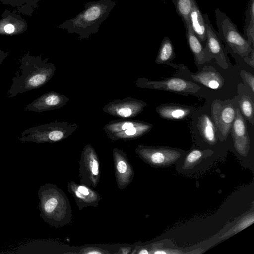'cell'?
Instances as JSON below:
<instances>
[{
    "label": "cell",
    "mask_w": 254,
    "mask_h": 254,
    "mask_svg": "<svg viewBox=\"0 0 254 254\" xmlns=\"http://www.w3.org/2000/svg\"><path fill=\"white\" fill-rule=\"evenodd\" d=\"M19 70L12 79L7 91V97L38 89L45 85L53 76L56 66L48 58L25 53L19 59Z\"/></svg>",
    "instance_id": "obj_1"
},
{
    "label": "cell",
    "mask_w": 254,
    "mask_h": 254,
    "mask_svg": "<svg viewBox=\"0 0 254 254\" xmlns=\"http://www.w3.org/2000/svg\"><path fill=\"white\" fill-rule=\"evenodd\" d=\"M40 216L51 227H63L72 221V208L64 192L56 184L46 183L38 190Z\"/></svg>",
    "instance_id": "obj_2"
},
{
    "label": "cell",
    "mask_w": 254,
    "mask_h": 254,
    "mask_svg": "<svg viewBox=\"0 0 254 254\" xmlns=\"http://www.w3.org/2000/svg\"><path fill=\"white\" fill-rule=\"evenodd\" d=\"M78 127L75 123L54 121L25 130L17 139L23 142L53 143L66 139Z\"/></svg>",
    "instance_id": "obj_3"
},
{
    "label": "cell",
    "mask_w": 254,
    "mask_h": 254,
    "mask_svg": "<svg viewBox=\"0 0 254 254\" xmlns=\"http://www.w3.org/2000/svg\"><path fill=\"white\" fill-rule=\"evenodd\" d=\"M218 34L220 40L234 54L243 58L254 50L251 44L239 31L230 18L219 8L215 10Z\"/></svg>",
    "instance_id": "obj_4"
},
{
    "label": "cell",
    "mask_w": 254,
    "mask_h": 254,
    "mask_svg": "<svg viewBox=\"0 0 254 254\" xmlns=\"http://www.w3.org/2000/svg\"><path fill=\"white\" fill-rule=\"evenodd\" d=\"M153 127L152 124L131 119H117L105 124L103 130L112 141H128L139 138Z\"/></svg>",
    "instance_id": "obj_5"
},
{
    "label": "cell",
    "mask_w": 254,
    "mask_h": 254,
    "mask_svg": "<svg viewBox=\"0 0 254 254\" xmlns=\"http://www.w3.org/2000/svg\"><path fill=\"white\" fill-rule=\"evenodd\" d=\"M138 157L153 167H169L177 162L181 152L175 148L138 145L135 149Z\"/></svg>",
    "instance_id": "obj_6"
},
{
    "label": "cell",
    "mask_w": 254,
    "mask_h": 254,
    "mask_svg": "<svg viewBox=\"0 0 254 254\" xmlns=\"http://www.w3.org/2000/svg\"><path fill=\"white\" fill-rule=\"evenodd\" d=\"M79 165V183L96 188L100 180V162L97 152L91 144H87L83 148Z\"/></svg>",
    "instance_id": "obj_7"
},
{
    "label": "cell",
    "mask_w": 254,
    "mask_h": 254,
    "mask_svg": "<svg viewBox=\"0 0 254 254\" xmlns=\"http://www.w3.org/2000/svg\"><path fill=\"white\" fill-rule=\"evenodd\" d=\"M135 83L139 88L164 90L183 95L194 94L200 89L197 84L180 78L156 81L141 77L137 79Z\"/></svg>",
    "instance_id": "obj_8"
},
{
    "label": "cell",
    "mask_w": 254,
    "mask_h": 254,
    "mask_svg": "<svg viewBox=\"0 0 254 254\" xmlns=\"http://www.w3.org/2000/svg\"><path fill=\"white\" fill-rule=\"evenodd\" d=\"M147 103L131 97L116 99L105 105L103 110L106 113L123 119H131L141 113Z\"/></svg>",
    "instance_id": "obj_9"
},
{
    "label": "cell",
    "mask_w": 254,
    "mask_h": 254,
    "mask_svg": "<svg viewBox=\"0 0 254 254\" xmlns=\"http://www.w3.org/2000/svg\"><path fill=\"white\" fill-rule=\"evenodd\" d=\"M206 24V43L205 48L209 58H214L219 65L224 69L228 67L226 53L222 41L217 32L213 27L207 14H203Z\"/></svg>",
    "instance_id": "obj_10"
},
{
    "label": "cell",
    "mask_w": 254,
    "mask_h": 254,
    "mask_svg": "<svg viewBox=\"0 0 254 254\" xmlns=\"http://www.w3.org/2000/svg\"><path fill=\"white\" fill-rule=\"evenodd\" d=\"M115 178L117 187L123 190L133 181L135 173L127 154L121 149H113Z\"/></svg>",
    "instance_id": "obj_11"
},
{
    "label": "cell",
    "mask_w": 254,
    "mask_h": 254,
    "mask_svg": "<svg viewBox=\"0 0 254 254\" xmlns=\"http://www.w3.org/2000/svg\"><path fill=\"white\" fill-rule=\"evenodd\" d=\"M68 191L74 197L79 210L88 207H97L102 199L92 187L72 181L68 183Z\"/></svg>",
    "instance_id": "obj_12"
},
{
    "label": "cell",
    "mask_w": 254,
    "mask_h": 254,
    "mask_svg": "<svg viewBox=\"0 0 254 254\" xmlns=\"http://www.w3.org/2000/svg\"><path fill=\"white\" fill-rule=\"evenodd\" d=\"M211 115L215 128L226 139L231 130L235 118V108L231 104L222 105L215 101L211 105Z\"/></svg>",
    "instance_id": "obj_13"
},
{
    "label": "cell",
    "mask_w": 254,
    "mask_h": 254,
    "mask_svg": "<svg viewBox=\"0 0 254 254\" xmlns=\"http://www.w3.org/2000/svg\"><path fill=\"white\" fill-rule=\"evenodd\" d=\"M234 147L238 153L246 156L250 149V138L246 122L239 108L235 109V116L231 128Z\"/></svg>",
    "instance_id": "obj_14"
},
{
    "label": "cell",
    "mask_w": 254,
    "mask_h": 254,
    "mask_svg": "<svg viewBox=\"0 0 254 254\" xmlns=\"http://www.w3.org/2000/svg\"><path fill=\"white\" fill-rule=\"evenodd\" d=\"M69 98L55 91L46 93L28 104L27 111L42 112L60 109L65 106Z\"/></svg>",
    "instance_id": "obj_15"
},
{
    "label": "cell",
    "mask_w": 254,
    "mask_h": 254,
    "mask_svg": "<svg viewBox=\"0 0 254 254\" xmlns=\"http://www.w3.org/2000/svg\"><path fill=\"white\" fill-rule=\"evenodd\" d=\"M0 19V35H18L24 33L28 29V23L15 10L5 9Z\"/></svg>",
    "instance_id": "obj_16"
},
{
    "label": "cell",
    "mask_w": 254,
    "mask_h": 254,
    "mask_svg": "<svg viewBox=\"0 0 254 254\" xmlns=\"http://www.w3.org/2000/svg\"><path fill=\"white\" fill-rule=\"evenodd\" d=\"M186 28V36L188 45L193 53L195 61L199 65L211 60L207 54L202 42L193 33L189 20L183 22Z\"/></svg>",
    "instance_id": "obj_17"
},
{
    "label": "cell",
    "mask_w": 254,
    "mask_h": 254,
    "mask_svg": "<svg viewBox=\"0 0 254 254\" xmlns=\"http://www.w3.org/2000/svg\"><path fill=\"white\" fill-rule=\"evenodd\" d=\"M190 107L174 104H165L158 106L156 111L161 118L171 120L186 119L192 113Z\"/></svg>",
    "instance_id": "obj_18"
},
{
    "label": "cell",
    "mask_w": 254,
    "mask_h": 254,
    "mask_svg": "<svg viewBox=\"0 0 254 254\" xmlns=\"http://www.w3.org/2000/svg\"><path fill=\"white\" fill-rule=\"evenodd\" d=\"M191 78L213 89L221 88L223 85L224 81L223 77L215 69L206 66L198 73L192 75Z\"/></svg>",
    "instance_id": "obj_19"
},
{
    "label": "cell",
    "mask_w": 254,
    "mask_h": 254,
    "mask_svg": "<svg viewBox=\"0 0 254 254\" xmlns=\"http://www.w3.org/2000/svg\"><path fill=\"white\" fill-rule=\"evenodd\" d=\"M189 22L193 33L201 42L206 41V24L203 14L195 1L189 13Z\"/></svg>",
    "instance_id": "obj_20"
},
{
    "label": "cell",
    "mask_w": 254,
    "mask_h": 254,
    "mask_svg": "<svg viewBox=\"0 0 254 254\" xmlns=\"http://www.w3.org/2000/svg\"><path fill=\"white\" fill-rule=\"evenodd\" d=\"M197 127L201 136L206 143L211 145L217 143L216 128L209 116L202 114L200 116Z\"/></svg>",
    "instance_id": "obj_21"
},
{
    "label": "cell",
    "mask_w": 254,
    "mask_h": 254,
    "mask_svg": "<svg viewBox=\"0 0 254 254\" xmlns=\"http://www.w3.org/2000/svg\"><path fill=\"white\" fill-rule=\"evenodd\" d=\"M3 4L9 5L18 13L31 16L38 7L39 0H0Z\"/></svg>",
    "instance_id": "obj_22"
},
{
    "label": "cell",
    "mask_w": 254,
    "mask_h": 254,
    "mask_svg": "<svg viewBox=\"0 0 254 254\" xmlns=\"http://www.w3.org/2000/svg\"><path fill=\"white\" fill-rule=\"evenodd\" d=\"M244 37L254 47V0H250L245 13Z\"/></svg>",
    "instance_id": "obj_23"
},
{
    "label": "cell",
    "mask_w": 254,
    "mask_h": 254,
    "mask_svg": "<svg viewBox=\"0 0 254 254\" xmlns=\"http://www.w3.org/2000/svg\"><path fill=\"white\" fill-rule=\"evenodd\" d=\"M175 58V50L172 42L169 37L165 36L161 42L155 62L157 64H167Z\"/></svg>",
    "instance_id": "obj_24"
},
{
    "label": "cell",
    "mask_w": 254,
    "mask_h": 254,
    "mask_svg": "<svg viewBox=\"0 0 254 254\" xmlns=\"http://www.w3.org/2000/svg\"><path fill=\"white\" fill-rule=\"evenodd\" d=\"M166 1L168 0H162ZM173 3L176 11L183 22L188 20L189 13L195 0H171Z\"/></svg>",
    "instance_id": "obj_25"
},
{
    "label": "cell",
    "mask_w": 254,
    "mask_h": 254,
    "mask_svg": "<svg viewBox=\"0 0 254 254\" xmlns=\"http://www.w3.org/2000/svg\"><path fill=\"white\" fill-rule=\"evenodd\" d=\"M239 106L244 117L253 126H254V106L251 98L243 95L239 101Z\"/></svg>",
    "instance_id": "obj_26"
},
{
    "label": "cell",
    "mask_w": 254,
    "mask_h": 254,
    "mask_svg": "<svg viewBox=\"0 0 254 254\" xmlns=\"http://www.w3.org/2000/svg\"><path fill=\"white\" fill-rule=\"evenodd\" d=\"M206 155V151L193 149L189 152L184 158L183 167L185 169L192 168L204 158Z\"/></svg>",
    "instance_id": "obj_27"
},
{
    "label": "cell",
    "mask_w": 254,
    "mask_h": 254,
    "mask_svg": "<svg viewBox=\"0 0 254 254\" xmlns=\"http://www.w3.org/2000/svg\"><path fill=\"white\" fill-rule=\"evenodd\" d=\"M254 222V213L252 212L251 214H249L245 218L241 219L238 223L236 225L235 229L232 230V233L233 232L236 231L238 232L246 227H247L250 225L252 224Z\"/></svg>",
    "instance_id": "obj_28"
},
{
    "label": "cell",
    "mask_w": 254,
    "mask_h": 254,
    "mask_svg": "<svg viewBox=\"0 0 254 254\" xmlns=\"http://www.w3.org/2000/svg\"><path fill=\"white\" fill-rule=\"evenodd\" d=\"M244 81L250 87L253 93L254 92V77L251 73L242 70L240 73Z\"/></svg>",
    "instance_id": "obj_29"
},
{
    "label": "cell",
    "mask_w": 254,
    "mask_h": 254,
    "mask_svg": "<svg viewBox=\"0 0 254 254\" xmlns=\"http://www.w3.org/2000/svg\"><path fill=\"white\" fill-rule=\"evenodd\" d=\"M100 13V8L97 6H94L90 8L86 11L84 17L87 21H92L97 18Z\"/></svg>",
    "instance_id": "obj_30"
},
{
    "label": "cell",
    "mask_w": 254,
    "mask_h": 254,
    "mask_svg": "<svg viewBox=\"0 0 254 254\" xmlns=\"http://www.w3.org/2000/svg\"><path fill=\"white\" fill-rule=\"evenodd\" d=\"M79 253L86 254H102L108 253L101 248L97 247H87L81 250Z\"/></svg>",
    "instance_id": "obj_31"
},
{
    "label": "cell",
    "mask_w": 254,
    "mask_h": 254,
    "mask_svg": "<svg viewBox=\"0 0 254 254\" xmlns=\"http://www.w3.org/2000/svg\"><path fill=\"white\" fill-rule=\"evenodd\" d=\"M250 56H246L243 57L245 62L248 64L251 67L254 68V50L252 51L250 53Z\"/></svg>",
    "instance_id": "obj_32"
},
{
    "label": "cell",
    "mask_w": 254,
    "mask_h": 254,
    "mask_svg": "<svg viewBox=\"0 0 254 254\" xmlns=\"http://www.w3.org/2000/svg\"><path fill=\"white\" fill-rule=\"evenodd\" d=\"M131 248L129 247H121L118 253L120 254H128L131 253Z\"/></svg>",
    "instance_id": "obj_33"
},
{
    "label": "cell",
    "mask_w": 254,
    "mask_h": 254,
    "mask_svg": "<svg viewBox=\"0 0 254 254\" xmlns=\"http://www.w3.org/2000/svg\"><path fill=\"white\" fill-rule=\"evenodd\" d=\"M8 56V53L0 50V64L4 61V60Z\"/></svg>",
    "instance_id": "obj_34"
},
{
    "label": "cell",
    "mask_w": 254,
    "mask_h": 254,
    "mask_svg": "<svg viewBox=\"0 0 254 254\" xmlns=\"http://www.w3.org/2000/svg\"><path fill=\"white\" fill-rule=\"evenodd\" d=\"M135 253L138 254H150V252L147 248L142 247L139 249L138 251L136 252Z\"/></svg>",
    "instance_id": "obj_35"
},
{
    "label": "cell",
    "mask_w": 254,
    "mask_h": 254,
    "mask_svg": "<svg viewBox=\"0 0 254 254\" xmlns=\"http://www.w3.org/2000/svg\"></svg>",
    "instance_id": "obj_36"
}]
</instances>
